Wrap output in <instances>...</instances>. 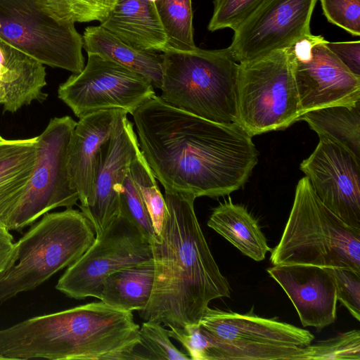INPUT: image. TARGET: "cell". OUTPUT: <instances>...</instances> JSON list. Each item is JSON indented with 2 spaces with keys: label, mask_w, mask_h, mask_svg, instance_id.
<instances>
[{
  "label": "cell",
  "mask_w": 360,
  "mask_h": 360,
  "mask_svg": "<svg viewBox=\"0 0 360 360\" xmlns=\"http://www.w3.org/2000/svg\"><path fill=\"white\" fill-rule=\"evenodd\" d=\"M8 230L0 224V276L10 269L16 260L15 242Z\"/></svg>",
  "instance_id": "8d00e7d4"
},
{
  "label": "cell",
  "mask_w": 360,
  "mask_h": 360,
  "mask_svg": "<svg viewBox=\"0 0 360 360\" xmlns=\"http://www.w3.org/2000/svg\"><path fill=\"white\" fill-rule=\"evenodd\" d=\"M87 53L112 60L145 77L154 88L162 83V53L142 50L123 41L101 25L87 27L82 36Z\"/></svg>",
  "instance_id": "7402d4cb"
},
{
  "label": "cell",
  "mask_w": 360,
  "mask_h": 360,
  "mask_svg": "<svg viewBox=\"0 0 360 360\" xmlns=\"http://www.w3.org/2000/svg\"><path fill=\"white\" fill-rule=\"evenodd\" d=\"M100 25L136 48L158 53L168 49L155 2L117 0Z\"/></svg>",
  "instance_id": "ffe728a7"
},
{
  "label": "cell",
  "mask_w": 360,
  "mask_h": 360,
  "mask_svg": "<svg viewBox=\"0 0 360 360\" xmlns=\"http://www.w3.org/2000/svg\"><path fill=\"white\" fill-rule=\"evenodd\" d=\"M326 46L338 58L351 72L360 77L359 41L329 42Z\"/></svg>",
  "instance_id": "d590c367"
},
{
  "label": "cell",
  "mask_w": 360,
  "mask_h": 360,
  "mask_svg": "<svg viewBox=\"0 0 360 360\" xmlns=\"http://www.w3.org/2000/svg\"><path fill=\"white\" fill-rule=\"evenodd\" d=\"M148 1H151V2H155H155H157V1H159V0H148Z\"/></svg>",
  "instance_id": "74e56055"
},
{
  "label": "cell",
  "mask_w": 360,
  "mask_h": 360,
  "mask_svg": "<svg viewBox=\"0 0 360 360\" xmlns=\"http://www.w3.org/2000/svg\"><path fill=\"white\" fill-rule=\"evenodd\" d=\"M313 35L292 47L293 72L302 115L329 105L360 102V77L356 76Z\"/></svg>",
  "instance_id": "5bb4252c"
},
{
  "label": "cell",
  "mask_w": 360,
  "mask_h": 360,
  "mask_svg": "<svg viewBox=\"0 0 360 360\" xmlns=\"http://www.w3.org/2000/svg\"><path fill=\"white\" fill-rule=\"evenodd\" d=\"M300 168L322 203L346 224L360 229V159L341 145L319 139Z\"/></svg>",
  "instance_id": "9a60e30c"
},
{
  "label": "cell",
  "mask_w": 360,
  "mask_h": 360,
  "mask_svg": "<svg viewBox=\"0 0 360 360\" xmlns=\"http://www.w3.org/2000/svg\"><path fill=\"white\" fill-rule=\"evenodd\" d=\"M153 259L150 242L120 215L59 278L56 288L75 300H100L105 278L112 273Z\"/></svg>",
  "instance_id": "8fae6325"
},
{
  "label": "cell",
  "mask_w": 360,
  "mask_h": 360,
  "mask_svg": "<svg viewBox=\"0 0 360 360\" xmlns=\"http://www.w3.org/2000/svg\"><path fill=\"white\" fill-rule=\"evenodd\" d=\"M239 63L228 48L162 53L160 96L168 104L202 118L238 124Z\"/></svg>",
  "instance_id": "277c9868"
},
{
  "label": "cell",
  "mask_w": 360,
  "mask_h": 360,
  "mask_svg": "<svg viewBox=\"0 0 360 360\" xmlns=\"http://www.w3.org/2000/svg\"><path fill=\"white\" fill-rule=\"evenodd\" d=\"M137 136L127 116L122 118L110 138L102 146L97 160L93 200L81 207L96 236L100 235L120 213L117 188L140 151Z\"/></svg>",
  "instance_id": "2e32d148"
},
{
  "label": "cell",
  "mask_w": 360,
  "mask_h": 360,
  "mask_svg": "<svg viewBox=\"0 0 360 360\" xmlns=\"http://www.w3.org/2000/svg\"><path fill=\"white\" fill-rule=\"evenodd\" d=\"M132 116L141 151L165 190L224 196L244 186L258 162L252 136L238 124L202 118L157 96Z\"/></svg>",
  "instance_id": "6da1fadb"
},
{
  "label": "cell",
  "mask_w": 360,
  "mask_h": 360,
  "mask_svg": "<svg viewBox=\"0 0 360 360\" xmlns=\"http://www.w3.org/2000/svg\"><path fill=\"white\" fill-rule=\"evenodd\" d=\"M267 272L283 289L304 327L321 330L336 319V283L330 268L304 264L274 265Z\"/></svg>",
  "instance_id": "e0dca14e"
},
{
  "label": "cell",
  "mask_w": 360,
  "mask_h": 360,
  "mask_svg": "<svg viewBox=\"0 0 360 360\" xmlns=\"http://www.w3.org/2000/svg\"><path fill=\"white\" fill-rule=\"evenodd\" d=\"M37 158V136L0 140V224L6 227Z\"/></svg>",
  "instance_id": "44dd1931"
},
{
  "label": "cell",
  "mask_w": 360,
  "mask_h": 360,
  "mask_svg": "<svg viewBox=\"0 0 360 360\" xmlns=\"http://www.w3.org/2000/svg\"><path fill=\"white\" fill-rule=\"evenodd\" d=\"M263 0H214V11L208 30L224 28L234 30Z\"/></svg>",
  "instance_id": "1f68e13d"
},
{
  "label": "cell",
  "mask_w": 360,
  "mask_h": 360,
  "mask_svg": "<svg viewBox=\"0 0 360 360\" xmlns=\"http://www.w3.org/2000/svg\"><path fill=\"white\" fill-rule=\"evenodd\" d=\"M3 137L0 135V140L2 139Z\"/></svg>",
  "instance_id": "f35d334b"
},
{
  "label": "cell",
  "mask_w": 360,
  "mask_h": 360,
  "mask_svg": "<svg viewBox=\"0 0 360 360\" xmlns=\"http://www.w3.org/2000/svg\"><path fill=\"white\" fill-rule=\"evenodd\" d=\"M155 4L168 49H195L191 0H159Z\"/></svg>",
  "instance_id": "484cf974"
},
{
  "label": "cell",
  "mask_w": 360,
  "mask_h": 360,
  "mask_svg": "<svg viewBox=\"0 0 360 360\" xmlns=\"http://www.w3.org/2000/svg\"><path fill=\"white\" fill-rule=\"evenodd\" d=\"M167 212L150 242L154 284L145 321L170 328L199 323L210 302L230 297V285L216 263L198 221L191 193L165 190Z\"/></svg>",
  "instance_id": "7a4b0ae2"
},
{
  "label": "cell",
  "mask_w": 360,
  "mask_h": 360,
  "mask_svg": "<svg viewBox=\"0 0 360 360\" xmlns=\"http://www.w3.org/2000/svg\"><path fill=\"white\" fill-rule=\"evenodd\" d=\"M207 226L257 262L264 259L272 250L257 220L245 207L233 203L231 198L212 210Z\"/></svg>",
  "instance_id": "603a6c76"
},
{
  "label": "cell",
  "mask_w": 360,
  "mask_h": 360,
  "mask_svg": "<svg viewBox=\"0 0 360 360\" xmlns=\"http://www.w3.org/2000/svg\"><path fill=\"white\" fill-rule=\"evenodd\" d=\"M270 259L274 265H314L360 273V229L326 207L304 176L297 184L288 221Z\"/></svg>",
  "instance_id": "5b68a950"
},
{
  "label": "cell",
  "mask_w": 360,
  "mask_h": 360,
  "mask_svg": "<svg viewBox=\"0 0 360 360\" xmlns=\"http://www.w3.org/2000/svg\"><path fill=\"white\" fill-rule=\"evenodd\" d=\"M318 0H263L233 30L228 47L239 63L292 48L311 38L310 21Z\"/></svg>",
  "instance_id": "4fadbf2b"
},
{
  "label": "cell",
  "mask_w": 360,
  "mask_h": 360,
  "mask_svg": "<svg viewBox=\"0 0 360 360\" xmlns=\"http://www.w3.org/2000/svg\"><path fill=\"white\" fill-rule=\"evenodd\" d=\"M139 328L131 311L91 302L0 330V359L129 360Z\"/></svg>",
  "instance_id": "3957f363"
},
{
  "label": "cell",
  "mask_w": 360,
  "mask_h": 360,
  "mask_svg": "<svg viewBox=\"0 0 360 360\" xmlns=\"http://www.w3.org/2000/svg\"><path fill=\"white\" fill-rule=\"evenodd\" d=\"M327 20L353 36L360 35V0H320Z\"/></svg>",
  "instance_id": "836d02e7"
},
{
  "label": "cell",
  "mask_w": 360,
  "mask_h": 360,
  "mask_svg": "<svg viewBox=\"0 0 360 360\" xmlns=\"http://www.w3.org/2000/svg\"><path fill=\"white\" fill-rule=\"evenodd\" d=\"M77 124L70 116L52 118L37 136V158L27 185L6 228L20 231L49 211L79 200L68 169V147Z\"/></svg>",
  "instance_id": "30bf717a"
},
{
  "label": "cell",
  "mask_w": 360,
  "mask_h": 360,
  "mask_svg": "<svg viewBox=\"0 0 360 360\" xmlns=\"http://www.w3.org/2000/svg\"><path fill=\"white\" fill-rule=\"evenodd\" d=\"M215 344L211 360H297L314 335L288 323L207 308L199 322Z\"/></svg>",
  "instance_id": "ba28073f"
},
{
  "label": "cell",
  "mask_w": 360,
  "mask_h": 360,
  "mask_svg": "<svg viewBox=\"0 0 360 360\" xmlns=\"http://www.w3.org/2000/svg\"><path fill=\"white\" fill-rule=\"evenodd\" d=\"M155 96L154 87L145 77L94 53L88 54L83 70L72 74L58 89V98L79 119L110 109L132 115Z\"/></svg>",
  "instance_id": "7c38bea8"
},
{
  "label": "cell",
  "mask_w": 360,
  "mask_h": 360,
  "mask_svg": "<svg viewBox=\"0 0 360 360\" xmlns=\"http://www.w3.org/2000/svg\"><path fill=\"white\" fill-rule=\"evenodd\" d=\"M120 214L129 219L150 242L155 233L139 188L129 172L117 188Z\"/></svg>",
  "instance_id": "4dcf8cb0"
},
{
  "label": "cell",
  "mask_w": 360,
  "mask_h": 360,
  "mask_svg": "<svg viewBox=\"0 0 360 360\" xmlns=\"http://www.w3.org/2000/svg\"><path fill=\"white\" fill-rule=\"evenodd\" d=\"M168 334L183 345L191 359L211 360L215 344L200 323L170 328Z\"/></svg>",
  "instance_id": "d6a6232c"
},
{
  "label": "cell",
  "mask_w": 360,
  "mask_h": 360,
  "mask_svg": "<svg viewBox=\"0 0 360 360\" xmlns=\"http://www.w3.org/2000/svg\"><path fill=\"white\" fill-rule=\"evenodd\" d=\"M52 12L70 22L103 21L117 0H46Z\"/></svg>",
  "instance_id": "f546056e"
},
{
  "label": "cell",
  "mask_w": 360,
  "mask_h": 360,
  "mask_svg": "<svg viewBox=\"0 0 360 360\" xmlns=\"http://www.w3.org/2000/svg\"><path fill=\"white\" fill-rule=\"evenodd\" d=\"M95 238L82 212L66 208L44 214L15 242V262L0 276V303L35 289L70 266Z\"/></svg>",
  "instance_id": "8992f818"
},
{
  "label": "cell",
  "mask_w": 360,
  "mask_h": 360,
  "mask_svg": "<svg viewBox=\"0 0 360 360\" xmlns=\"http://www.w3.org/2000/svg\"><path fill=\"white\" fill-rule=\"evenodd\" d=\"M44 65L0 39V105L4 112H15L46 95Z\"/></svg>",
  "instance_id": "d6986e66"
},
{
  "label": "cell",
  "mask_w": 360,
  "mask_h": 360,
  "mask_svg": "<svg viewBox=\"0 0 360 360\" xmlns=\"http://www.w3.org/2000/svg\"><path fill=\"white\" fill-rule=\"evenodd\" d=\"M0 39L43 65L73 74L84 67L82 36L46 0H0Z\"/></svg>",
  "instance_id": "9c48e42d"
},
{
  "label": "cell",
  "mask_w": 360,
  "mask_h": 360,
  "mask_svg": "<svg viewBox=\"0 0 360 360\" xmlns=\"http://www.w3.org/2000/svg\"><path fill=\"white\" fill-rule=\"evenodd\" d=\"M302 115L292 48L239 63L238 125L252 137L283 130Z\"/></svg>",
  "instance_id": "52a82bcc"
},
{
  "label": "cell",
  "mask_w": 360,
  "mask_h": 360,
  "mask_svg": "<svg viewBox=\"0 0 360 360\" xmlns=\"http://www.w3.org/2000/svg\"><path fill=\"white\" fill-rule=\"evenodd\" d=\"M140 342L129 360H187L189 356L179 351L171 342L168 330L161 323L144 321L139 328Z\"/></svg>",
  "instance_id": "83f0119b"
},
{
  "label": "cell",
  "mask_w": 360,
  "mask_h": 360,
  "mask_svg": "<svg viewBox=\"0 0 360 360\" xmlns=\"http://www.w3.org/2000/svg\"><path fill=\"white\" fill-rule=\"evenodd\" d=\"M127 114L120 109L99 110L77 122L70 139L67 155L70 183L78 193L80 208L89 206L92 202L101 147Z\"/></svg>",
  "instance_id": "ac0fdd59"
},
{
  "label": "cell",
  "mask_w": 360,
  "mask_h": 360,
  "mask_svg": "<svg viewBox=\"0 0 360 360\" xmlns=\"http://www.w3.org/2000/svg\"><path fill=\"white\" fill-rule=\"evenodd\" d=\"M129 173L140 191L155 233L159 235L167 208L155 175L141 150L130 162Z\"/></svg>",
  "instance_id": "4316f807"
},
{
  "label": "cell",
  "mask_w": 360,
  "mask_h": 360,
  "mask_svg": "<svg viewBox=\"0 0 360 360\" xmlns=\"http://www.w3.org/2000/svg\"><path fill=\"white\" fill-rule=\"evenodd\" d=\"M155 277L153 259L116 271L103 283L100 300L123 311H143L153 291Z\"/></svg>",
  "instance_id": "cb8c5ba5"
},
{
  "label": "cell",
  "mask_w": 360,
  "mask_h": 360,
  "mask_svg": "<svg viewBox=\"0 0 360 360\" xmlns=\"http://www.w3.org/2000/svg\"><path fill=\"white\" fill-rule=\"evenodd\" d=\"M360 360V331L352 330L302 347L297 360Z\"/></svg>",
  "instance_id": "f1b7e54d"
},
{
  "label": "cell",
  "mask_w": 360,
  "mask_h": 360,
  "mask_svg": "<svg viewBox=\"0 0 360 360\" xmlns=\"http://www.w3.org/2000/svg\"><path fill=\"white\" fill-rule=\"evenodd\" d=\"M336 283L337 298L360 321V273L345 268H330Z\"/></svg>",
  "instance_id": "e575fe53"
},
{
  "label": "cell",
  "mask_w": 360,
  "mask_h": 360,
  "mask_svg": "<svg viewBox=\"0 0 360 360\" xmlns=\"http://www.w3.org/2000/svg\"><path fill=\"white\" fill-rule=\"evenodd\" d=\"M304 120L319 139L333 141L360 159V102L354 105H329L304 112Z\"/></svg>",
  "instance_id": "d4e9b609"
}]
</instances>
